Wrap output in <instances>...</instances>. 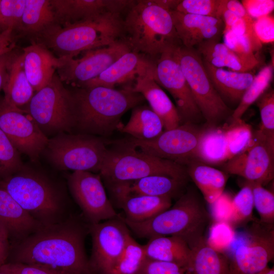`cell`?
I'll use <instances>...</instances> for the list:
<instances>
[{
  "label": "cell",
  "mask_w": 274,
  "mask_h": 274,
  "mask_svg": "<svg viewBox=\"0 0 274 274\" xmlns=\"http://www.w3.org/2000/svg\"><path fill=\"white\" fill-rule=\"evenodd\" d=\"M10 251L7 262L39 265L68 274H92L83 230L71 221L44 225L16 243Z\"/></svg>",
  "instance_id": "1"
},
{
  "label": "cell",
  "mask_w": 274,
  "mask_h": 274,
  "mask_svg": "<svg viewBox=\"0 0 274 274\" xmlns=\"http://www.w3.org/2000/svg\"><path fill=\"white\" fill-rule=\"evenodd\" d=\"M72 92L76 108L75 127L87 134L102 136L119 130L123 126L121 123L122 116L145 99L131 86L121 89L102 86L80 87Z\"/></svg>",
  "instance_id": "2"
},
{
  "label": "cell",
  "mask_w": 274,
  "mask_h": 274,
  "mask_svg": "<svg viewBox=\"0 0 274 274\" xmlns=\"http://www.w3.org/2000/svg\"><path fill=\"white\" fill-rule=\"evenodd\" d=\"M122 33L120 16L107 12L73 24L54 23L35 36V42L42 45L59 58L68 59L81 52L114 43L121 38Z\"/></svg>",
  "instance_id": "3"
},
{
  "label": "cell",
  "mask_w": 274,
  "mask_h": 274,
  "mask_svg": "<svg viewBox=\"0 0 274 274\" xmlns=\"http://www.w3.org/2000/svg\"><path fill=\"white\" fill-rule=\"evenodd\" d=\"M123 40L132 51L154 60L165 51L182 45L169 11L153 0H139L123 19Z\"/></svg>",
  "instance_id": "4"
},
{
  "label": "cell",
  "mask_w": 274,
  "mask_h": 274,
  "mask_svg": "<svg viewBox=\"0 0 274 274\" xmlns=\"http://www.w3.org/2000/svg\"><path fill=\"white\" fill-rule=\"evenodd\" d=\"M210 219V214L198 195L189 190L173 207L149 220L135 222L123 218V221L139 237L175 236L191 249L204 237Z\"/></svg>",
  "instance_id": "5"
},
{
  "label": "cell",
  "mask_w": 274,
  "mask_h": 274,
  "mask_svg": "<svg viewBox=\"0 0 274 274\" xmlns=\"http://www.w3.org/2000/svg\"><path fill=\"white\" fill-rule=\"evenodd\" d=\"M0 186L43 225L61 221L63 203L58 190L46 178L25 170L0 180Z\"/></svg>",
  "instance_id": "6"
},
{
  "label": "cell",
  "mask_w": 274,
  "mask_h": 274,
  "mask_svg": "<svg viewBox=\"0 0 274 274\" xmlns=\"http://www.w3.org/2000/svg\"><path fill=\"white\" fill-rule=\"evenodd\" d=\"M99 173L110 184L152 175L168 176L186 181L189 178L185 166L126 146L121 149L109 150Z\"/></svg>",
  "instance_id": "7"
},
{
  "label": "cell",
  "mask_w": 274,
  "mask_h": 274,
  "mask_svg": "<svg viewBox=\"0 0 274 274\" xmlns=\"http://www.w3.org/2000/svg\"><path fill=\"white\" fill-rule=\"evenodd\" d=\"M62 82L55 73L46 86L34 94L24 110L46 136L71 132L76 126L74 95Z\"/></svg>",
  "instance_id": "8"
},
{
  "label": "cell",
  "mask_w": 274,
  "mask_h": 274,
  "mask_svg": "<svg viewBox=\"0 0 274 274\" xmlns=\"http://www.w3.org/2000/svg\"><path fill=\"white\" fill-rule=\"evenodd\" d=\"M108 151L100 138L61 133L49 139L44 152L59 169L96 173L100 172Z\"/></svg>",
  "instance_id": "9"
},
{
  "label": "cell",
  "mask_w": 274,
  "mask_h": 274,
  "mask_svg": "<svg viewBox=\"0 0 274 274\" xmlns=\"http://www.w3.org/2000/svg\"><path fill=\"white\" fill-rule=\"evenodd\" d=\"M175 53L194 100L208 125H217L231 113L215 89L203 60L193 48L180 45Z\"/></svg>",
  "instance_id": "10"
},
{
  "label": "cell",
  "mask_w": 274,
  "mask_h": 274,
  "mask_svg": "<svg viewBox=\"0 0 274 274\" xmlns=\"http://www.w3.org/2000/svg\"><path fill=\"white\" fill-rule=\"evenodd\" d=\"M201 130L194 124L187 122L163 131L153 139L139 140L131 138L126 140L124 144L143 153L185 166L194 159Z\"/></svg>",
  "instance_id": "11"
},
{
  "label": "cell",
  "mask_w": 274,
  "mask_h": 274,
  "mask_svg": "<svg viewBox=\"0 0 274 274\" xmlns=\"http://www.w3.org/2000/svg\"><path fill=\"white\" fill-rule=\"evenodd\" d=\"M247 231L229 258L230 274H255L273 258V224L253 221Z\"/></svg>",
  "instance_id": "12"
},
{
  "label": "cell",
  "mask_w": 274,
  "mask_h": 274,
  "mask_svg": "<svg viewBox=\"0 0 274 274\" xmlns=\"http://www.w3.org/2000/svg\"><path fill=\"white\" fill-rule=\"evenodd\" d=\"M223 164L222 168L226 173L241 176L263 186L273 179L274 140L258 129L253 133L246 149Z\"/></svg>",
  "instance_id": "13"
},
{
  "label": "cell",
  "mask_w": 274,
  "mask_h": 274,
  "mask_svg": "<svg viewBox=\"0 0 274 274\" xmlns=\"http://www.w3.org/2000/svg\"><path fill=\"white\" fill-rule=\"evenodd\" d=\"M177 47L165 51L154 60L153 77L174 98L182 124H194L202 115L178 60L175 53Z\"/></svg>",
  "instance_id": "14"
},
{
  "label": "cell",
  "mask_w": 274,
  "mask_h": 274,
  "mask_svg": "<svg viewBox=\"0 0 274 274\" xmlns=\"http://www.w3.org/2000/svg\"><path fill=\"white\" fill-rule=\"evenodd\" d=\"M0 129L20 154L33 161L44 152L49 142L25 110L10 105L3 98L0 100Z\"/></svg>",
  "instance_id": "15"
},
{
  "label": "cell",
  "mask_w": 274,
  "mask_h": 274,
  "mask_svg": "<svg viewBox=\"0 0 274 274\" xmlns=\"http://www.w3.org/2000/svg\"><path fill=\"white\" fill-rule=\"evenodd\" d=\"M123 221L116 218L91 224L92 254L89 264L92 273L107 274L122 254L130 235Z\"/></svg>",
  "instance_id": "16"
},
{
  "label": "cell",
  "mask_w": 274,
  "mask_h": 274,
  "mask_svg": "<svg viewBox=\"0 0 274 274\" xmlns=\"http://www.w3.org/2000/svg\"><path fill=\"white\" fill-rule=\"evenodd\" d=\"M130 50L126 42L121 39L108 46L86 51L79 59H63V64L57 70L58 76L62 82L81 87L97 77Z\"/></svg>",
  "instance_id": "17"
},
{
  "label": "cell",
  "mask_w": 274,
  "mask_h": 274,
  "mask_svg": "<svg viewBox=\"0 0 274 274\" xmlns=\"http://www.w3.org/2000/svg\"><path fill=\"white\" fill-rule=\"evenodd\" d=\"M68 185L73 197L91 224L118 217L107 196L100 175L74 171L68 177Z\"/></svg>",
  "instance_id": "18"
},
{
  "label": "cell",
  "mask_w": 274,
  "mask_h": 274,
  "mask_svg": "<svg viewBox=\"0 0 274 274\" xmlns=\"http://www.w3.org/2000/svg\"><path fill=\"white\" fill-rule=\"evenodd\" d=\"M132 0H50L55 23L64 25L85 21L107 12L122 14L136 3Z\"/></svg>",
  "instance_id": "19"
},
{
  "label": "cell",
  "mask_w": 274,
  "mask_h": 274,
  "mask_svg": "<svg viewBox=\"0 0 274 274\" xmlns=\"http://www.w3.org/2000/svg\"><path fill=\"white\" fill-rule=\"evenodd\" d=\"M181 45L192 48L210 41H219L224 29L221 18L169 11Z\"/></svg>",
  "instance_id": "20"
},
{
  "label": "cell",
  "mask_w": 274,
  "mask_h": 274,
  "mask_svg": "<svg viewBox=\"0 0 274 274\" xmlns=\"http://www.w3.org/2000/svg\"><path fill=\"white\" fill-rule=\"evenodd\" d=\"M154 60L135 78L132 90L140 93L148 102L150 108L160 118L165 130L182 124L176 107L156 82L153 77Z\"/></svg>",
  "instance_id": "21"
},
{
  "label": "cell",
  "mask_w": 274,
  "mask_h": 274,
  "mask_svg": "<svg viewBox=\"0 0 274 274\" xmlns=\"http://www.w3.org/2000/svg\"><path fill=\"white\" fill-rule=\"evenodd\" d=\"M43 226L0 186V230L9 241L18 242Z\"/></svg>",
  "instance_id": "22"
},
{
  "label": "cell",
  "mask_w": 274,
  "mask_h": 274,
  "mask_svg": "<svg viewBox=\"0 0 274 274\" xmlns=\"http://www.w3.org/2000/svg\"><path fill=\"white\" fill-rule=\"evenodd\" d=\"M22 55L26 78L36 92L51 81L55 71L63 63L62 59L36 42L23 48Z\"/></svg>",
  "instance_id": "23"
},
{
  "label": "cell",
  "mask_w": 274,
  "mask_h": 274,
  "mask_svg": "<svg viewBox=\"0 0 274 274\" xmlns=\"http://www.w3.org/2000/svg\"><path fill=\"white\" fill-rule=\"evenodd\" d=\"M153 60L130 50L123 54L97 77L81 87L102 86L114 88L118 84L134 81L136 76Z\"/></svg>",
  "instance_id": "24"
},
{
  "label": "cell",
  "mask_w": 274,
  "mask_h": 274,
  "mask_svg": "<svg viewBox=\"0 0 274 274\" xmlns=\"http://www.w3.org/2000/svg\"><path fill=\"white\" fill-rule=\"evenodd\" d=\"M187 181L168 176L152 175L136 180L111 184L114 196L139 194L179 197Z\"/></svg>",
  "instance_id": "25"
},
{
  "label": "cell",
  "mask_w": 274,
  "mask_h": 274,
  "mask_svg": "<svg viewBox=\"0 0 274 274\" xmlns=\"http://www.w3.org/2000/svg\"><path fill=\"white\" fill-rule=\"evenodd\" d=\"M196 50L203 60L213 66L227 67L234 72H249L260 63L256 57L239 54L219 41L204 42L198 45Z\"/></svg>",
  "instance_id": "26"
},
{
  "label": "cell",
  "mask_w": 274,
  "mask_h": 274,
  "mask_svg": "<svg viewBox=\"0 0 274 274\" xmlns=\"http://www.w3.org/2000/svg\"><path fill=\"white\" fill-rule=\"evenodd\" d=\"M114 197L125 214V219L135 222L149 220L172 206V199L168 197L139 194L119 195Z\"/></svg>",
  "instance_id": "27"
},
{
  "label": "cell",
  "mask_w": 274,
  "mask_h": 274,
  "mask_svg": "<svg viewBox=\"0 0 274 274\" xmlns=\"http://www.w3.org/2000/svg\"><path fill=\"white\" fill-rule=\"evenodd\" d=\"M202 60L206 72L221 97L234 102L240 101L254 75L250 72H237L216 67Z\"/></svg>",
  "instance_id": "28"
},
{
  "label": "cell",
  "mask_w": 274,
  "mask_h": 274,
  "mask_svg": "<svg viewBox=\"0 0 274 274\" xmlns=\"http://www.w3.org/2000/svg\"><path fill=\"white\" fill-rule=\"evenodd\" d=\"M185 166L189 177L209 203H212L224 192L227 173L196 159L191 160Z\"/></svg>",
  "instance_id": "29"
},
{
  "label": "cell",
  "mask_w": 274,
  "mask_h": 274,
  "mask_svg": "<svg viewBox=\"0 0 274 274\" xmlns=\"http://www.w3.org/2000/svg\"><path fill=\"white\" fill-rule=\"evenodd\" d=\"M194 159L209 165L224 164L229 159L225 125L202 129Z\"/></svg>",
  "instance_id": "30"
},
{
  "label": "cell",
  "mask_w": 274,
  "mask_h": 274,
  "mask_svg": "<svg viewBox=\"0 0 274 274\" xmlns=\"http://www.w3.org/2000/svg\"><path fill=\"white\" fill-rule=\"evenodd\" d=\"M144 247L147 258L174 262L189 268L191 250L179 237H154L150 238Z\"/></svg>",
  "instance_id": "31"
},
{
  "label": "cell",
  "mask_w": 274,
  "mask_h": 274,
  "mask_svg": "<svg viewBox=\"0 0 274 274\" xmlns=\"http://www.w3.org/2000/svg\"><path fill=\"white\" fill-rule=\"evenodd\" d=\"M191 250V274H230L228 257L210 247L204 237Z\"/></svg>",
  "instance_id": "32"
},
{
  "label": "cell",
  "mask_w": 274,
  "mask_h": 274,
  "mask_svg": "<svg viewBox=\"0 0 274 274\" xmlns=\"http://www.w3.org/2000/svg\"><path fill=\"white\" fill-rule=\"evenodd\" d=\"M4 100L19 109L26 107L34 95L23 67V57L15 56L10 65L8 77L3 88Z\"/></svg>",
  "instance_id": "33"
},
{
  "label": "cell",
  "mask_w": 274,
  "mask_h": 274,
  "mask_svg": "<svg viewBox=\"0 0 274 274\" xmlns=\"http://www.w3.org/2000/svg\"><path fill=\"white\" fill-rule=\"evenodd\" d=\"M163 125L160 118L146 105L132 109L130 117L125 125L119 130L139 140L153 139L162 132Z\"/></svg>",
  "instance_id": "34"
},
{
  "label": "cell",
  "mask_w": 274,
  "mask_h": 274,
  "mask_svg": "<svg viewBox=\"0 0 274 274\" xmlns=\"http://www.w3.org/2000/svg\"><path fill=\"white\" fill-rule=\"evenodd\" d=\"M54 23L50 0H25L18 31L35 36Z\"/></svg>",
  "instance_id": "35"
},
{
  "label": "cell",
  "mask_w": 274,
  "mask_h": 274,
  "mask_svg": "<svg viewBox=\"0 0 274 274\" xmlns=\"http://www.w3.org/2000/svg\"><path fill=\"white\" fill-rule=\"evenodd\" d=\"M273 63L263 67L254 78L243 94L239 103L231 114V121H237L249 107L264 93L273 76Z\"/></svg>",
  "instance_id": "36"
},
{
  "label": "cell",
  "mask_w": 274,
  "mask_h": 274,
  "mask_svg": "<svg viewBox=\"0 0 274 274\" xmlns=\"http://www.w3.org/2000/svg\"><path fill=\"white\" fill-rule=\"evenodd\" d=\"M146 259L144 245L130 235L122 254L107 274H137Z\"/></svg>",
  "instance_id": "37"
},
{
  "label": "cell",
  "mask_w": 274,
  "mask_h": 274,
  "mask_svg": "<svg viewBox=\"0 0 274 274\" xmlns=\"http://www.w3.org/2000/svg\"><path fill=\"white\" fill-rule=\"evenodd\" d=\"M232 215L229 224L235 227L252 220L254 207L251 185L246 181L240 191L232 198Z\"/></svg>",
  "instance_id": "38"
},
{
  "label": "cell",
  "mask_w": 274,
  "mask_h": 274,
  "mask_svg": "<svg viewBox=\"0 0 274 274\" xmlns=\"http://www.w3.org/2000/svg\"><path fill=\"white\" fill-rule=\"evenodd\" d=\"M225 125L229 159L243 152L250 143L253 131L251 126L242 119Z\"/></svg>",
  "instance_id": "39"
},
{
  "label": "cell",
  "mask_w": 274,
  "mask_h": 274,
  "mask_svg": "<svg viewBox=\"0 0 274 274\" xmlns=\"http://www.w3.org/2000/svg\"><path fill=\"white\" fill-rule=\"evenodd\" d=\"M23 167L20 153L0 129V180Z\"/></svg>",
  "instance_id": "40"
},
{
  "label": "cell",
  "mask_w": 274,
  "mask_h": 274,
  "mask_svg": "<svg viewBox=\"0 0 274 274\" xmlns=\"http://www.w3.org/2000/svg\"><path fill=\"white\" fill-rule=\"evenodd\" d=\"M225 0H182L175 11L184 13L221 18Z\"/></svg>",
  "instance_id": "41"
},
{
  "label": "cell",
  "mask_w": 274,
  "mask_h": 274,
  "mask_svg": "<svg viewBox=\"0 0 274 274\" xmlns=\"http://www.w3.org/2000/svg\"><path fill=\"white\" fill-rule=\"evenodd\" d=\"M248 182L252 188L254 205L260 216L259 221L264 223L273 224V193L264 188L259 183Z\"/></svg>",
  "instance_id": "42"
},
{
  "label": "cell",
  "mask_w": 274,
  "mask_h": 274,
  "mask_svg": "<svg viewBox=\"0 0 274 274\" xmlns=\"http://www.w3.org/2000/svg\"><path fill=\"white\" fill-rule=\"evenodd\" d=\"M236 239V233L229 224L216 222L210 229L207 244L216 251L224 254L230 251Z\"/></svg>",
  "instance_id": "43"
},
{
  "label": "cell",
  "mask_w": 274,
  "mask_h": 274,
  "mask_svg": "<svg viewBox=\"0 0 274 274\" xmlns=\"http://www.w3.org/2000/svg\"><path fill=\"white\" fill-rule=\"evenodd\" d=\"M224 44L234 52L248 57H256L254 52L259 50L262 44L255 37L231 31L224 32Z\"/></svg>",
  "instance_id": "44"
},
{
  "label": "cell",
  "mask_w": 274,
  "mask_h": 274,
  "mask_svg": "<svg viewBox=\"0 0 274 274\" xmlns=\"http://www.w3.org/2000/svg\"><path fill=\"white\" fill-rule=\"evenodd\" d=\"M261 124L259 130L267 137L274 140V92L263 93L257 100Z\"/></svg>",
  "instance_id": "45"
},
{
  "label": "cell",
  "mask_w": 274,
  "mask_h": 274,
  "mask_svg": "<svg viewBox=\"0 0 274 274\" xmlns=\"http://www.w3.org/2000/svg\"><path fill=\"white\" fill-rule=\"evenodd\" d=\"M25 5V0H1L5 29L13 31L19 28Z\"/></svg>",
  "instance_id": "46"
},
{
  "label": "cell",
  "mask_w": 274,
  "mask_h": 274,
  "mask_svg": "<svg viewBox=\"0 0 274 274\" xmlns=\"http://www.w3.org/2000/svg\"><path fill=\"white\" fill-rule=\"evenodd\" d=\"M137 274H191L189 269L174 262L146 259Z\"/></svg>",
  "instance_id": "47"
},
{
  "label": "cell",
  "mask_w": 274,
  "mask_h": 274,
  "mask_svg": "<svg viewBox=\"0 0 274 274\" xmlns=\"http://www.w3.org/2000/svg\"><path fill=\"white\" fill-rule=\"evenodd\" d=\"M232 196L223 192L214 202L211 203V215L216 222H225L229 224L232 215Z\"/></svg>",
  "instance_id": "48"
},
{
  "label": "cell",
  "mask_w": 274,
  "mask_h": 274,
  "mask_svg": "<svg viewBox=\"0 0 274 274\" xmlns=\"http://www.w3.org/2000/svg\"><path fill=\"white\" fill-rule=\"evenodd\" d=\"M0 271L7 274H68L39 265L13 262L4 264Z\"/></svg>",
  "instance_id": "49"
},
{
  "label": "cell",
  "mask_w": 274,
  "mask_h": 274,
  "mask_svg": "<svg viewBox=\"0 0 274 274\" xmlns=\"http://www.w3.org/2000/svg\"><path fill=\"white\" fill-rule=\"evenodd\" d=\"M221 19L224 26L223 33L231 31L237 34H247L256 38L254 33L253 26L248 25L244 20L230 11L224 9L222 14Z\"/></svg>",
  "instance_id": "50"
},
{
  "label": "cell",
  "mask_w": 274,
  "mask_h": 274,
  "mask_svg": "<svg viewBox=\"0 0 274 274\" xmlns=\"http://www.w3.org/2000/svg\"><path fill=\"white\" fill-rule=\"evenodd\" d=\"M254 33L261 44L273 43L274 42V18L267 15L254 20Z\"/></svg>",
  "instance_id": "51"
},
{
  "label": "cell",
  "mask_w": 274,
  "mask_h": 274,
  "mask_svg": "<svg viewBox=\"0 0 274 274\" xmlns=\"http://www.w3.org/2000/svg\"><path fill=\"white\" fill-rule=\"evenodd\" d=\"M241 3L253 19L269 15L274 9L273 0H243Z\"/></svg>",
  "instance_id": "52"
},
{
  "label": "cell",
  "mask_w": 274,
  "mask_h": 274,
  "mask_svg": "<svg viewBox=\"0 0 274 274\" xmlns=\"http://www.w3.org/2000/svg\"><path fill=\"white\" fill-rule=\"evenodd\" d=\"M224 9L234 13L248 25L253 26L254 19L248 14L241 2L236 0H225Z\"/></svg>",
  "instance_id": "53"
},
{
  "label": "cell",
  "mask_w": 274,
  "mask_h": 274,
  "mask_svg": "<svg viewBox=\"0 0 274 274\" xmlns=\"http://www.w3.org/2000/svg\"><path fill=\"white\" fill-rule=\"evenodd\" d=\"M15 56L12 51L0 55V91L7 82L9 68Z\"/></svg>",
  "instance_id": "54"
},
{
  "label": "cell",
  "mask_w": 274,
  "mask_h": 274,
  "mask_svg": "<svg viewBox=\"0 0 274 274\" xmlns=\"http://www.w3.org/2000/svg\"><path fill=\"white\" fill-rule=\"evenodd\" d=\"M13 31L7 29L0 32V55L12 51L15 47Z\"/></svg>",
  "instance_id": "55"
},
{
  "label": "cell",
  "mask_w": 274,
  "mask_h": 274,
  "mask_svg": "<svg viewBox=\"0 0 274 274\" xmlns=\"http://www.w3.org/2000/svg\"><path fill=\"white\" fill-rule=\"evenodd\" d=\"M10 252L9 241L0 230V267L7 262Z\"/></svg>",
  "instance_id": "56"
},
{
  "label": "cell",
  "mask_w": 274,
  "mask_h": 274,
  "mask_svg": "<svg viewBox=\"0 0 274 274\" xmlns=\"http://www.w3.org/2000/svg\"><path fill=\"white\" fill-rule=\"evenodd\" d=\"M155 3L161 8L167 10H175L180 3V0H153Z\"/></svg>",
  "instance_id": "57"
},
{
  "label": "cell",
  "mask_w": 274,
  "mask_h": 274,
  "mask_svg": "<svg viewBox=\"0 0 274 274\" xmlns=\"http://www.w3.org/2000/svg\"><path fill=\"white\" fill-rule=\"evenodd\" d=\"M255 274H274V268L273 267L270 268L268 266H267Z\"/></svg>",
  "instance_id": "58"
},
{
  "label": "cell",
  "mask_w": 274,
  "mask_h": 274,
  "mask_svg": "<svg viewBox=\"0 0 274 274\" xmlns=\"http://www.w3.org/2000/svg\"><path fill=\"white\" fill-rule=\"evenodd\" d=\"M0 30H2V31L5 30V27H4V19L2 16V12H1V0H0Z\"/></svg>",
  "instance_id": "59"
},
{
  "label": "cell",
  "mask_w": 274,
  "mask_h": 274,
  "mask_svg": "<svg viewBox=\"0 0 274 274\" xmlns=\"http://www.w3.org/2000/svg\"><path fill=\"white\" fill-rule=\"evenodd\" d=\"M0 274H7V273L0 271Z\"/></svg>",
  "instance_id": "60"
}]
</instances>
